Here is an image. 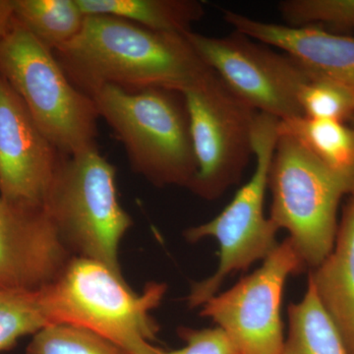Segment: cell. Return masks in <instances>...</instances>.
Returning a JSON list of instances; mask_svg holds the SVG:
<instances>
[{"instance_id":"7c38bea8","label":"cell","mask_w":354,"mask_h":354,"mask_svg":"<svg viewBox=\"0 0 354 354\" xmlns=\"http://www.w3.org/2000/svg\"><path fill=\"white\" fill-rule=\"evenodd\" d=\"M73 257L44 207L0 197V290H41Z\"/></svg>"},{"instance_id":"e0dca14e","label":"cell","mask_w":354,"mask_h":354,"mask_svg":"<svg viewBox=\"0 0 354 354\" xmlns=\"http://www.w3.org/2000/svg\"><path fill=\"white\" fill-rule=\"evenodd\" d=\"M288 334L279 354H348L309 283L304 297L288 305Z\"/></svg>"},{"instance_id":"7a4b0ae2","label":"cell","mask_w":354,"mask_h":354,"mask_svg":"<svg viewBox=\"0 0 354 354\" xmlns=\"http://www.w3.org/2000/svg\"><path fill=\"white\" fill-rule=\"evenodd\" d=\"M167 290L165 283L150 281L139 295L101 263L73 257L41 295L50 325L84 328L128 354H164L153 344L160 325L151 312Z\"/></svg>"},{"instance_id":"277c9868","label":"cell","mask_w":354,"mask_h":354,"mask_svg":"<svg viewBox=\"0 0 354 354\" xmlns=\"http://www.w3.org/2000/svg\"><path fill=\"white\" fill-rule=\"evenodd\" d=\"M0 76L60 155L97 148L100 115L92 97L70 81L53 51L14 17L0 37Z\"/></svg>"},{"instance_id":"ffe728a7","label":"cell","mask_w":354,"mask_h":354,"mask_svg":"<svg viewBox=\"0 0 354 354\" xmlns=\"http://www.w3.org/2000/svg\"><path fill=\"white\" fill-rule=\"evenodd\" d=\"M26 354H128L94 332L70 325H50L32 335Z\"/></svg>"},{"instance_id":"44dd1931","label":"cell","mask_w":354,"mask_h":354,"mask_svg":"<svg viewBox=\"0 0 354 354\" xmlns=\"http://www.w3.org/2000/svg\"><path fill=\"white\" fill-rule=\"evenodd\" d=\"M298 102L304 116L346 122L354 115V90L329 79L310 77Z\"/></svg>"},{"instance_id":"9a60e30c","label":"cell","mask_w":354,"mask_h":354,"mask_svg":"<svg viewBox=\"0 0 354 354\" xmlns=\"http://www.w3.org/2000/svg\"><path fill=\"white\" fill-rule=\"evenodd\" d=\"M84 14L111 15L147 29L185 36L205 14L197 0H77Z\"/></svg>"},{"instance_id":"4fadbf2b","label":"cell","mask_w":354,"mask_h":354,"mask_svg":"<svg viewBox=\"0 0 354 354\" xmlns=\"http://www.w3.org/2000/svg\"><path fill=\"white\" fill-rule=\"evenodd\" d=\"M221 12L235 32L283 51L310 77L329 79L354 90V37L318 26L272 24L228 9Z\"/></svg>"},{"instance_id":"d6986e66","label":"cell","mask_w":354,"mask_h":354,"mask_svg":"<svg viewBox=\"0 0 354 354\" xmlns=\"http://www.w3.org/2000/svg\"><path fill=\"white\" fill-rule=\"evenodd\" d=\"M50 325L41 290H0V353Z\"/></svg>"},{"instance_id":"d4e9b609","label":"cell","mask_w":354,"mask_h":354,"mask_svg":"<svg viewBox=\"0 0 354 354\" xmlns=\"http://www.w3.org/2000/svg\"><path fill=\"white\" fill-rule=\"evenodd\" d=\"M349 125H351V127L354 129V115L351 118V120H349Z\"/></svg>"},{"instance_id":"5bb4252c","label":"cell","mask_w":354,"mask_h":354,"mask_svg":"<svg viewBox=\"0 0 354 354\" xmlns=\"http://www.w3.org/2000/svg\"><path fill=\"white\" fill-rule=\"evenodd\" d=\"M308 283L341 335L348 354H354V192L348 195L339 221L335 245Z\"/></svg>"},{"instance_id":"9c48e42d","label":"cell","mask_w":354,"mask_h":354,"mask_svg":"<svg viewBox=\"0 0 354 354\" xmlns=\"http://www.w3.org/2000/svg\"><path fill=\"white\" fill-rule=\"evenodd\" d=\"M192 48L235 95L279 121L304 116L298 95L310 75L286 53L239 32L225 37L185 35Z\"/></svg>"},{"instance_id":"8fae6325","label":"cell","mask_w":354,"mask_h":354,"mask_svg":"<svg viewBox=\"0 0 354 354\" xmlns=\"http://www.w3.org/2000/svg\"><path fill=\"white\" fill-rule=\"evenodd\" d=\"M64 157L0 76V197L44 207Z\"/></svg>"},{"instance_id":"ac0fdd59","label":"cell","mask_w":354,"mask_h":354,"mask_svg":"<svg viewBox=\"0 0 354 354\" xmlns=\"http://www.w3.org/2000/svg\"><path fill=\"white\" fill-rule=\"evenodd\" d=\"M14 18L51 50L72 41L86 15L77 0H12Z\"/></svg>"},{"instance_id":"603a6c76","label":"cell","mask_w":354,"mask_h":354,"mask_svg":"<svg viewBox=\"0 0 354 354\" xmlns=\"http://www.w3.org/2000/svg\"><path fill=\"white\" fill-rule=\"evenodd\" d=\"M178 335L184 342L183 348L165 351L164 354H241L236 344L218 327L206 329L181 327Z\"/></svg>"},{"instance_id":"30bf717a","label":"cell","mask_w":354,"mask_h":354,"mask_svg":"<svg viewBox=\"0 0 354 354\" xmlns=\"http://www.w3.org/2000/svg\"><path fill=\"white\" fill-rule=\"evenodd\" d=\"M306 270L286 237L252 274L205 302L200 315L221 328L241 354H279L286 339L281 311L286 281Z\"/></svg>"},{"instance_id":"5b68a950","label":"cell","mask_w":354,"mask_h":354,"mask_svg":"<svg viewBox=\"0 0 354 354\" xmlns=\"http://www.w3.org/2000/svg\"><path fill=\"white\" fill-rule=\"evenodd\" d=\"M115 176L97 148L64 157L44 207L70 252L123 278L120 245L132 218L118 201Z\"/></svg>"},{"instance_id":"cb8c5ba5","label":"cell","mask_w":354,"mask_h":354,"mask_svg":"<svg viewBox=\"0 0 354 354\" xmlns=\"http://www.w3.org/2000/svg\"><path fill=\"white\" fill-rule=\"evenodd\" d=\"M13 17L12 0H0V37L8 29Z\"/></svg>"},{"instance_id":"3957f363","label":"cell","mask_w":354,"mask_h":354,"mask_svg":"<svg viewBox=\"0 0 354 354\" xmlns=\"http://www.w3.org/2000/svg\"><path fill=\"white\" fill-rule=\"evenodd\" d=\"M90 97L124 147L133 171L157 187H190L198 165L189 115L179 91L130 92L106 85Z\"/></svg>"},{"instance_id":"7402d4cb","label":"cell","mask_w":354,"mask_h":354,"mask_svg":"<svg viewBox=\"0 0 354 354\" xmlns=\"http://www.w3.org/2000/svg\"><path fill=\"white\" fill-rule=\"evenodd\" d=\"M278 8L288 26H326L335 31L354 29V0H285Z\"/></svg>"},{"instance_id":"52a82bcc","label":"cell","mask_w":354,"mask_h":354,"mask_svg":"<svg viewBox=\"0 0 354 354\" xmlns=\"http://www.w3.org/2000/svg\"><path fill=\"white\" fill-rule=\"evenodd\" d=\"M269 218L286 230L307 270L315 269L333 250L342 198L353 186L334 174L290 135L279 133L269 174Z\"/></svg>"},{"instance_id":"2e32d148","label":"cell","mask_w":354,"mask_h":354,"mask_svg":"<svg viewBox=\"0 0 354 354\" xmlns=\"http://www.w3.org/2000/svg\"><path fill=\"white\" fill-rule=\"evenodd\" d=\"M279 133L290 135L326 167L354 189V129L346 122L306 116L279 121Z\"/></svg>"},{"instance_id":"8992f818","label":"cell","mask_w":354,"mask_h":354,"mask_svg":"<svg viewBox=\"0 0 354 354\" xmlns=\"http://www.w3.org/2000/svg\"><path fill=\"white\" fill-rule=\"evenodd\" d=\"M279 125L278 118L257 114L253 128L255 169L252 176L213 220L184 232V237L190 243L213 239L218 244V268L212 276L193 283L187 297L190 308L201 307L220 292L228 277L248 271L279 245L277 234L279 230L265 216L264 211L270 169L279 136Z\"/></svg>"},{"instance_id":"6da1fadb","label":"cell","mask_w":354,"mask_h":354,"mask_svg":"<svg viewBox=\"0 0 354 354\" xmlns=\"http://www.w3.org/2000/svg\"><path fill=\"white\" fill-rule=\"evenodd\" d=\"M53 53L70 81L88 97L106 85L130 92H181L212 70L185 36L111 15L86 16L80 32Z\"/></svg>"},{"instance_id":"ba28073f","label":"cell","mask_w":354,"mask_h":354,"mask_svg":"<svg viewBox=\"0 0 354 354\" xmlns=\"http://www.w3.org/2000/svg\"><path fill=\"white\" fill-rule=\"evenodd\" d=\"M189 115L198 169L191 192L207 201L241 181L253 157V128L259 113L213 70L181 91Z\"/></svg>"}]
</instances>
